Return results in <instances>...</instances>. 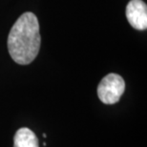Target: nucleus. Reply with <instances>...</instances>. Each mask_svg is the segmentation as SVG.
<instances>
[{
    "label": "nucleus",
    "mask_w": 147,
    "mask_h": 147,
    "mask_svg": "<svg viewBox=\"0 0 147 147\" xmlns=\"http://www.w3.org/2000/svg\"><path fill=\"white\" fill-rule=\"evenodd\" d=\"M125 91V81L117 74H108L98 86V96L104 104H115Z\"/></svg>",
    "instance_id": "f03ea898"
},
{
    "label": "nucleus",
    "mask_w": 147,
    "mask_h": 147,
    "mask_svg": "<svg viewBox=\"0 0 147 147\" xmlns=\"http://www.w3.org/2000/svg\"><path fill=\"white\" fill-rule=\"evenodd\" d=\"M13 147H38V139L31 129L20 128L14 135Z\"/></svg>",
    "instance_id": "20e7f679"
},
{
    "label": "nucleus",
    "mask_w": 147,
    "mask_h": 147,
    "mask_svg": "<svg viewBox=\"0 0 147 147\" xmlns=\"http://www.w3.org/2000/svg\"><path fill=\"white\" fill-rule=\"evenodd\" d=\"M41 37L37 17L33 13H24L11 29L8 50L14 62L28 65L37 57Z\"/></svg>",
    "instance_id": "f257e3e1"
},
{
    "label": "nucleus",
    "mask_w": 147,
    "mask_h": 147,
    "mask_svg": "<svg viewBox=\"0 0 147 147\" xmlns=\"http://www.w3.org/2000/svg\"><path fill=\"white\" fill-rule=\"evenodd\" d=\"M126 18L136 30L143 31L147 28V6L142 0H131L126 7Z\"/></svg>",
    "instance_id": "7ed1b4c3"
}]
</instances>
